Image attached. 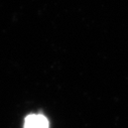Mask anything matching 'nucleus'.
I'll list each match as a JSON object with an SVG mask.
<instances>
[{
    "label": "nucleus",
    "mask_w": 128,
    "mask_h": 128,
    "mask_svg": "<svg viewBox=\"0 0 128 128\" xmlns=\"http://www.w3.org/2000/svg\"><path fill=\"white\" fill-rule=\"evenodd\" d=\"M23 128H50L48 119L40 114H32L25 118Z\"/></svg>",
    "instance_id": "obj_1"
}]
</instances>
